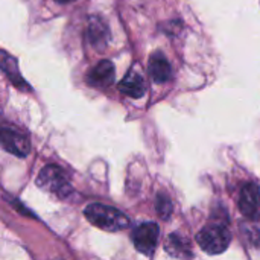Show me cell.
I'll return each mask as SVG.
<instances>
[{"mask_svg":"<svg viewBox=\"0 0 260 260\" xmlns=\"http://www.w3.org/2000/svg\"><path fill=\"white\" fill-rule=\"evenodd\" d=\"M84 215L94 227L111 233L122 232L129 225L128 216H125L120 210L105 204H88L84 209Z\"/></svg>","mask_w":260,"mask_h":260,"instance_id":"6da1fadb","label":"cell"},{"mask_svg":"<svg viewBox=\"0 0 260 260\" xmlns=\"http://www.w3.org/2000/svg\"><path fill=\"white\" fill-rule=\"evenodd\" d=\"M230 241H232L230 232L227 230V227H224L221 224L206 225L197 235L198 245L207 254H221V253H224L229 248Z\"/></svg>","mask_w":260,"mask_h":260,"instance_id":"7a4b0ae2","label":"cell"},{"mask_svg":"<svg viewBox=\"0 0 260 260\" xmlns=\"http://www.w3.org/2000/svg\"><path fill=\"white\" fill-rule=\"evenodd\" d=\"M37 184L41 189L56 195L58 198H67L73 192L67 175L64 174L61 168L55 165H47L40 171L37 177Z\"/></svg>","mask_w":260,"mask_h":260,"instance_id":"3957f363","label":"cell"},{"mask_svg":"<svg viewBox=\"0 0 260 260\" xmlns=\"http://www.w3.org/2000/svg\"><path fill=\"white\" fill-rule=\"evenodd\" d=\"M158 235H160V229L155 222H142L133 230L131 241L142 254L151 256L157 247Z\"/></svg>","mask_w":260,"mask_h":260,"instance_id":"277c9868","label":"cell"},{"mask_svg":"<svg viewBox=\"0 0 260 260\" xmlns=\"http://www.w3.org/2000/svg\"><path fill=\"white\" fill-rule=\"evenodd\" d=\"M239 210L245 218H248L251 221H259L260 189L257 184L248 183L242 187L241 198H239Z\"/></svg>","mask_w":260,"mask_h":260,"instance_id":"5b68a950","label":"cell"},{"mask_svg":"<svg viewBox=\"0 0 260 260\" xmlns=\"http://www.w3.org/2000/svg\"><path fill=\"white\" fill-rule=\"evenodd\" d=\"M2 146L5 151L17 155V157H26L30 151L29 139L14 129L3 128L2 129Z\"/></svg>","mask_w":260,"mask_h":260,"instance_id":"8992f818","label":"cell"},{"mask_svg":"<svg viewBox=\"0 0 260 260\" xmlns=\"http://www.w3.org/2000/svg\"><path fill=\"white\" fill-rule=\"evenodd\" d=\"M88 81L96 87H108L114 81V66L110 61L98 62L88 73Z\"/></svg>","mask_w":260,"mask_h":260,"instance_id":"52a82bcc","label":"cell"},{"mask_svg":"<svg viewBox=\"0 0 260 260\" xmlns=\"http://www.w3.org/2000/svg\"><path fill=\"white\" fill-rule=\"evenodd\" d=\"M165 250L174 256V257H192L193 253H192V245L189 242V239L180 233H172L168 236L166 242H165Z\"/></svg>","mask_w":260,"mask_h":260,"instance_id":"ba28073f","label":"cell"},{"mask_svg":"<svg viewBox=\"0 0 260 260\" xmlns=\"http://www.w3.org/2000/svg\"><path fill=\"white\" fill-rule=\"evenodd\" d=\"M149 75L154 79V82H166L171 79L172 67L160 52L154 53L149 59Z\"/></svg>","mask_w":260,"mask_h":260,"instance_id":"9c48e42d","label":"cell"},{"mask_svg":"<svg viewBox=\"0 0 260 260\" xmlns=\"http://www.w3.org/2000/svg\"><path fill=\"white\" fill-rule=\"evenodd\" d=\"M119 90L126 94L128 98L133 99H139L145 94V81L143 78L137 73V72H129L119 84Z\"/></svg>","mask_w":260,"mask_h":260,"instance_id":"30bf717a","label":"cell"},{"mask_svg":"<svg viewBox=\"0 0 260 260\" xmlns=\"http://www.w3.org/2000/svg\"><path fill=\"white\" fill-rule=\"evenodd\" d=\"M87 38L96 49H104L107 46L108 29L101 18H98V17L90 18L88 26H87Z\"/></svg>","mask_w":260,"mask_h":260,"instance_id":"8fae6325","label":"cell"},{"mask_svg":"<svg viewBox=\"0 0 260 260\" xmlns=\"http://www.w3.org/2000/svg\"><path fill=\"white\" fill-rule=\"evenodd\" d=\"M2 69L3 72L9 76V79L12 81L14 85L17 87H21V88H27V85L21 81V76L17 70V64H15V59L8 56L6 52H2Z\"/></svg>","mask_w":260,"mask_h":260,"instance_id":"7c38bea8","label":"cell"},{"mask_svg":"<svg viewBox=\"0 0 260 260\" xmlns=\"http://www.w3.org/2000/svg\"><path fill=\"white\" fill-rule=\"evenodd\" d=\"M157 213L160 215L161 219H169V216L172 215V203L171 200L165 195V193H158L157 195Z\"/></svg>","mask_w":260,"mask_h":260,"instance_id":"4fadbf2b","label":"cell"},{"mask_svg":"<svg viewBox=\"0 0 260 260\" xmlns=\"http://www.w3.org/2000/svg\"><path fill=\"white\" fill-rule=\"evenodd\" d=\"M56 3H61V5H66V3H70V2H75V0H55Z\"/></svg>","mask_w":260,"mask_h":260,"instance_id":"5bb4252c","label":"cell"}]
</instances>
